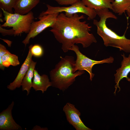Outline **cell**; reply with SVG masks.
<instances>
[{"instance_id":"6da1fadb","label":"cell","mask_w":130,"mask_h":130,"mask_svg":"<svg viewBox=\"0 0 130 130\" xmlns=\"http://www.w3.org/2000/svg\"><path fill=\"white\" fill-rule=\"evenodd\" d=\"M84 18L77 13L68 16L62 12L58 16L50 31L61 44L64 52H68L75 44H81L83 48H86L97 42L93 34L89 32L92 26L86 21H81Z\"/></svg>"},{"instance_id":"7a4b0ae2","label":"cell","mask_w":130,"mask_h":130,"mask_svg":"<svg viewBox=\"0 0 130 130\" xmlns=\"http://www.w3.org/2000/svg\"><path fill=\"white\" fill-rule=\"evenodd\" d=\"M100 18L98 20L94 19L93 23L97 27V33L102 39L106 47L111 46L118 48L120 51L130 53V39L125 37V32L122 36L118 35L109 28L106 24L107 20L111 18L117 19V17L108 9L95 10Z\"/></svg>"},{"instance_id":"3957f363","label":"cell","mask_w":130,"mask_h":130,"mask_svg":"<svg viewBox=\"0 0 130 130\" xmlns=\"http://www.w3.org/2000/svg\"><path fill=\"white\" fill-rule=\"evenodd\" d=\"M60 59L54 68L50 72L52 86L63 91H65L75 80L77 77L85 73L84 71L73 72L75 60L73 57L66 56L60 57Z\"/></svg>"},{"instance_id":"277c9868","label":"cell","mask_w":130,"mask_h":130,"mask_svg":"<svg viewBox=\"0 0 130 130\" xmlns=\"http://www.w3.org/2000/svg\"><path fill=\"white\" fill-rule=\"evenodd\" d=\"M4 16L5 22L0 26L2 27H12L14 31V36H18L24 32H29L32 23L34 21V16L31 11L25 15L15 13H9L1 9Z\"/></svg>"},{"instance_id":"5b68a950","label":"cell","mask_w":130,"mask_h":130,"mask_svg":"<svg viewBox=\"0 0 130 130\" xmlns=\"http://www.w3.org/2000/svg\"><path fill=\"white\" fill-rule=\"evenodd\" d=\"M47 9L43 11L39 16H41L48 14L59 13L63 12L68 16H71L77 13H82L87 15L88 20H93L97 15L95 10L85 6L81 0L68 7L53 6L48 4L46 5Z\"/></svg>"},{"instance_id":"8992f818","label":"cell","mask_w":130,"mask_h":130,"mask_svg":"<svg viewBox=\"0 0 130 130\" xmlns=\"http://www.w3.org/2000/svg\"><path fill=\"white\" fill-rule=\"evenodd\" d=\"M69 50L73 51L76 56L73 72H75L78 70H85L87 71L89 74L90 79L91 81H92L95 75V74L92 73V70L94 65L96 64L106 63H112L114 60L113 57L111 56L100 60L91 59L82 53L80 51L79 47L75 45L72 46L69 49Z\"/></svg>"},{"instance_id":"52a82bcc","label":"cell","mask_w":130,"mask_h":130,"mask_svg":"<svg viewBox=\"0 0 130 130\" xmlns=\"http://www.w3.org/2000/svg\"><path fill=\"white\" fill-rule=\"evenodd\" d=\"M59 13L49 14L39 16V20L34 21L32 24L29 32L22 42L25 46L29 44L31 39L34 38L46 28L51 27L56 21Z\"/></svg>"},{"instance_id":"ba28073f","label":"cell","mask_w":130,"mask_h":130,"mask_svg":"<svg viewBox=\"0 0 130 130\" xmlns=\"http://www.w3.org/2000/svg\"><path fill=\"white\" fill-rule=\"evenodd\" d=\"M67 120L76 130H91L84 124L80 118L81 114L74 105L67 103L64 107Z\"/></svg>"},{"instance_id":"9c48e42d","label":"cell","mask_w":130,"mask_h":130,"mask_svg":"<svg viewBox=\"0 0 130 130\" xmlns=\"http://www.w3.org/2000/svg\"><path fill=\"white\" fill-rule=\"evenodd\" d=\"M14 105L13 101L6 109L0 113V130H22L21 127L17 124L13 117L12 111Z\"/></svg>"},{"instance_id":"30bf717a","label":"cell","mask_w":130,"mask_h":130,"mask_svg":"<svg viewBox=\"0 0 130 130\" xmlns=\"http://www.w3.org/2000/svg\"><path fill=\"white\" fill-rule=\"evenodd\" d=\"M29 49V52L27 57L22 65L16 77L13 82L7 86V88L11 91H13L17 88H19L21 86L23 79L29 68L32 60L33 56L30 46Z\"/></svg>"},{"instance_id":"8fae6325","label":"cell","mask_w":130,"mask_h":130,"mask_svg":"<svg viewBox=\"0 0 130 130\" xmlns=\"http://www.w3.org/2000/svg\"><path fill=\"white\" fill-rule=\"evenodd\" d=\"M121 56L123 58V59L121 62V66L117 69L116 70V73L114 74L115 81L116 84L115 85V89L114 93L115 94L117 88L119 89L118 92L120 91L119 83L122 79L125 78L128 81L130 82V78L128 76L130 72V54L128 57H126L124 53L121 54Z\"/></svg>"},{"instance_id":"7c38bea8","label":"cell","mask_w":130,"mask_h":130,"mask_svg":"<svg viewBox=\"0 0 130 130\" xmlns=\"http://www.w3.org/2000/svg\"><path fill=\"white\" fill-rule=\"evenodd\" d=\"M52 86L48 76L45 74L40 75L35 69L32 81V87L36 91H40L43 93L49 87Z\"/></svg>"},{"instance_id":"4fadbf2b","label":"cell","mask_w":130,"mask_h":130,"mask_svg":"<svg viewBox=\"0 0 130 130\" xmlns=\"http://www.w3.org/2000/svg\"><path fill=\"white\" fill-rule=\"evenodd\" d=\"M40 0H18L13 9L15 13L21 15L31 11L39 2Z\"/></svg>"},{"instance_id":"5bb4252c","label":"cell","mask_w":130,"mask_h":130,"mask_svg":"<svg viewBox=\"0 0 130 130\" xmlns=\"http://www.w3.org/2000/svg\"><path fill=\"white\" fill-rule=\"evenodd\" d=\"M36 62L32 60L29 68L24 76L21 84L22 91H26L27 95L30 92L32 86V82L34 76V71L36 64Z\"/></svg>"},{"instance_id":"9a60e30c","label":"cell","mask_w":130,"mask_h":130,"mask_svg":"<svg viewBox=\"0 0 130 130\" xmlns=\"http://www.w3.org/2000/svg\"><path fill=\"white\" fill-rule=\"evenodd\" d=\"M87 7L95 10L104 9H110L113 11L112 3L114 0H81Z\"/></svg>"},{"instance_id":"2e32d148","label":"cell","mask_w":130,"mask_h":130,"mask_svg":"<svg viewBox=\"0 0 130 130\" xmlns=\"http://www.w3.org/2000/svg\"><path fill=\"white\" fill-rule=\"evenodd\" d=\"M20 64L18 56L9 51L0 58V68L3 70L5 67H8L10 65L16 66Z\"/></svg>"},{"instance_id":"e0dca14e","label":"cell","mask_w":130,"mask_h":130,"mask_svg":"<svg viewBox=\"0 0 130 130\" xmlns=\"http://www.w3.org/2000/svg\"><path fill=\"white\" fill-rule=\"evenodd\" d=\"M113 11L119 15L125 13L130 6V0H114L112 3Z\"/></svg>"},{"instance_id":"ac0fdd59","label":"cell","mask_w":130,"mask_h":130,"mask_svg":"<svg viewBox=\"0 0 130 130\" xmlns=\"http://www.w3.org/2000/svg\"><path fill=\"white\" fill-rule=\"evenodd\" d=\"M18 0H0V7L6 11L13 13V9Z\"/></svg>"},{"instance_id":"d6986e66","label":"cell","mask_w":130,"mask_h":130,"mask_svg":"<svg viewBox=\"0 0 130 130\" xmlns=\"http://www.w3.org/2000/svg\"><path fill=\"white\" fill-rule=\"evenodd\" d=\"M32 54L33 56L36 57H40L43 55L44 51L43 47L39 45L36 44L30 46Z\"/></svg>"},{"instance_id":"ffe728a7","label":"cell","mask_w":130,"mask_h":130,"mask_svg":"<svg viewBox=\"0 0 130 130\" xmlns=\"http://www.w3.org/2000/svg\"><path fill=\"white\" fill-rule=\"evenodd\" d=\"M61 5H71L77 2L79 0H54Z\"/></svg>"},{"instance_id":"44dd1931","label":"cell","mask_w":130,"mask_h":130,"mask_svg":"<svg viewBox=\"0 0 130 130\" xmlns=\"http://www.w3.org/2000/svg\"><path fill=\"white\" fill-rule=\"evenodd\" d=\"M0 32L3 36L6 35L12 36L14 35V31L12 28L9 30L3 28L0 26Z\"/></svg>"},{"instance_id":"7402d4cb","label":"cell","mask_w":130,"mask_h":130,"mask_svg":"<svg viewBox=\"0 0 130 130\" xmlns=\"http://www.w3.org/2000/svg\"><path fill=\"white\" fill-rule=\"evenodd\" d=\"M47 130L48 129L47 128L41 127L37 125L34 126L32 129L33 130Z\"/></svg>"},{"instance_id":"603a6c76","label":"cell","mask_w":130,"mask_h":130,"mask_svg":"<svg viewBox=\"0 0 130 130\" xmlns=\"http://www.w3.org/2000/svg\"><path fill=\"white\" fill-rule=\"evenodd\" d=\"M126 12L128 16V17L130 18V6L126 11Z\"/></svg>"}]
</instances>
